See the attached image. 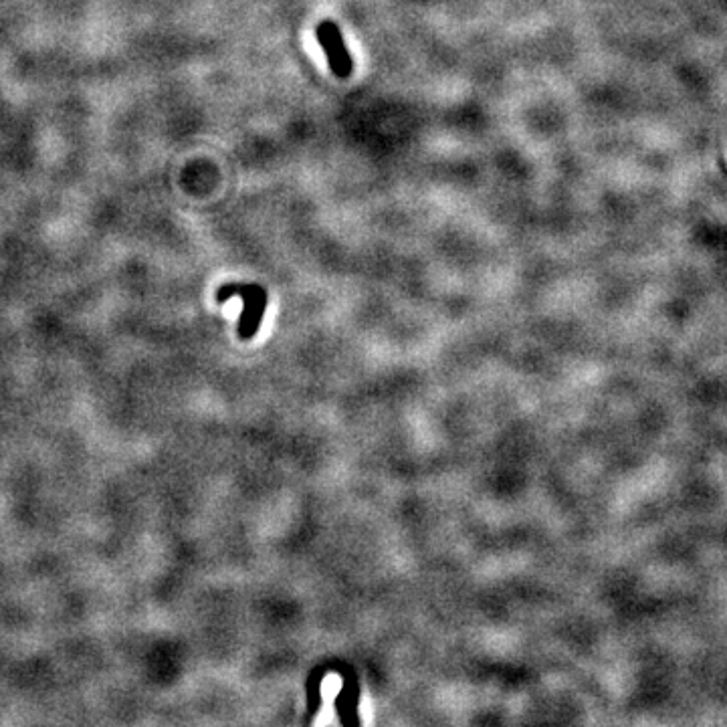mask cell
Returning a JSON list of instances; mask_svg holds the SVG:
<instances>
[{
  "label": "cell",
  "mask_w": 727,
  "mask_h": 727,
  "mask_svg": "<svg viewBox=\"0 0 727 727\" xmlns=\"http://www.w3.org/2000/svg\"><path fill=\"white\" fill-rule=\"evenodd\" d=\"M233 295H239L245 301L247 309L241 316V336L249 338L261 326V318L265 314V305H267V293L259 285H225V287H221L217 299L225 301Z\"/></svg>",
  "instance_id": "1"
},
{
  "label": "cell",
  "mask_w": 727,
  "mask_h": 727,
  "mask_svg": "<svg viewBox=\"0 0 727 727\" xmlns=\"http://www.w3.org/2000/svg\"><path fill=\"white\" fill-rule=\"evenodd\" d=\"M316 39H318L320 47L324 49V53L328 55V63H330L332 73L336 77H340V79L350 77L354 65H352V57H350V53L346 49L340 27L336 23H332V21H324L316 29Z\"/></svg>",
  "instance_id": "2"
}]
</instances>
